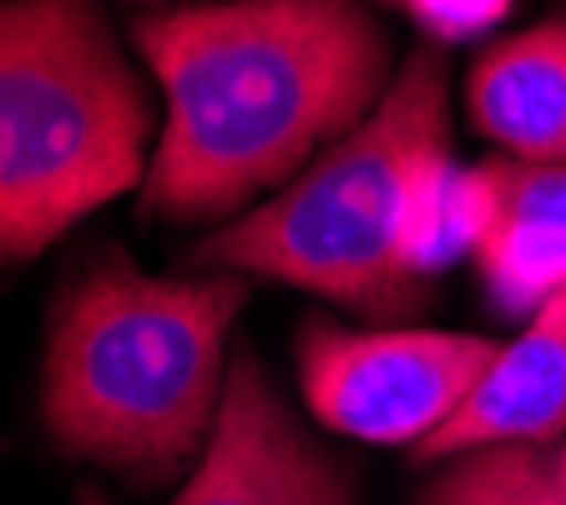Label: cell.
Listing matches in <instances>:
<instances>
[{"label":"cell","mask_w":566,"mask_h":505,"mask_svg":"<svg viewBox=\"0 0 566 505\" xmlns=\"http://www.w3.org/2000/svg\"><path fill=\"white\" fill-rule=\"evenodd\" d=\"M137 51L163 92L142 212L233 218L289 188L385 102L395 46L365 0H198L142 15Z\"/></svg>","instance_id":"cell-1"},{"label":"cell","mask_w":566,"mask_h":505,"mask_svg":"<svg viewBox=\"0 0 566 505\" xmlns=\"http://www.w3.org/2000/svg\"><path fill=\"white\" fill-rule=\"evenodd\" d=\"M248 278H153L102 253L61 288L46 329L41 420L61 450L132 481L202 460L228 385V334Z\"/></svg>","instance_id":"cell-2"},{"label":"cell","mask_w":566,"mask_h":505,"mask_svg":"<svg viewBox=\"0 0 566 505\" xmlns=\"http://www.w3.org/2000/svg\"><path fill=\"white\" fill-rule=\"evenodd\" d=\"M450 152V71L436 46L400 61L385 102L269 202L192 248V273L269 278L369 318L424 304L395 223L420 162Z\"/></svg>","instance_id":"cell-3"},{"label":"cell","mask_w":566,"mask_h":505,"mask_svg":"<svg viewBox=\"0 0 566 505\" xmlns=\"http://www.w3.org/2000/svg\"><path fill=\"white\" fill-rule=\"evenodd\" d=\"M153 106L96 0H0V263L147 182Z\"/></svg>","instance_id":"cell-4"},{"label":"cell","mask_w":566,"mask_h":505,"mask_svg":"<svg viewBox=\"0 0 566 505\" xmlns=\"http://www.w3.org/2000/svg\"><path fill=\"white\" fill-rule=\"evenodd\" d=\"M501 344L450 329H298V389L324 430L365 445H410L446 430Z\"/></svg>","instance_id":"cell-5"},{"label":"cell","mask_w":566,"mask_h":505,"mask_svg":"<svg viewBox=\"0 0 566 505\" xmlns=\"http://www.w3.org/2000/svg\"><path fill=\"white\" fill-rule=\"evenodd\" d=\"M172 505H354V475L304 430L259 349L238 344L208 450Z\"/></svg>","instance_id":"cell-6"},{"label":"cell","mask_w":566,"mask_h":505,"mask_svg":"<svg viewBox=\"0 0 566 505\" xmlns=\"http://www.w3.org/2000/svg\"><path fill=\"white\" fill-rule=\"evenodd\" d=\"M556 440H566V294L542 304L516 339L495 349L455 420L424 440L415 460L440 465L501 445L552 450Z\"/></svg>","instance_id":"cell-7"},{"label":"cell","mask_w":566,"mask_h":505,"mask_svg":"<svg viewBox=\"0 0 566 505\" xmlns=\"http://www.w3.org/2000/svg\"><path fill=\"white\" fill-rule=\"evenodd\" d=\"M495 218L475 248V278L495 314L531 318L566 294V162L495 157Z\"/></svg>","instance_id":"cell-8"},{"label":"cell","mask_w":566,"mask_h":505,"mask_svg":"<svg viewBox=\"0 0 566 505\" xmlns=\"http://www.w3.org/2000/svg\"><path fill=\"white\" fill-rule=\"evenodd\" d=\"M465 112L501 157L566 162V15L491 41L465 71Z\"/></svg>","instance_id":"cell-9"},{"label":"cell","mask_w":566,"mask_h":505,"mask_svg":"<svg viewBox=\"0 0 566 505\" xmlns=\"http://www.w3.org/2000/svg\"><path fill=\"white\" fill-rule=\"evenodd\" d=\"M491 218H495L491 162L465 167L450 152H436L430 162L415 167L410 188H405L400 223H395L400 263L420 283H430L436 273L455 269L460 259H475Z\"/></svg>","instance_id":"cell-10"},{"label":"cell","mask_w":566,"mask_h":505,"mask_svg":"<svg viewBox=\"0 0 566 505\" xmlns=\"http://www.w3.org/2000/svg\"><path fill=\"white\" fill-rule=\"evenodd\" d=\"M410 505H566L542 445H501L440 460Z\"/></svg>","instance_id":"cell-11"},{"label":"cell","mask_w":566,"mask_h":505,"mask_svg":"<svg viewBox=\"0 0 566 505\" xmlns=\"http://www.w3.org/2000/svg\"><path fill=\"white\" fill-rule=\"evenodd\" d=\"M400 6L430 35V46H455V41L491 35L511 15L516 0H400Z\"/></svg>","instance_id":"cell-12"},{"label":"cell","mask_w":566,"mask_h":505,"mask_svg":"<svg viewBox=\"0 0 566 505\" xmlns=\"http://www.w3.org/2000/svg\"><path fill=\"white\" fill-rule=\"evenodd\" d=\"M546 455H552V475H556V485L566 491V440H562V445H552Z\"/></svg>","instance_id":"cell-13"},{"label":"cell","mask_w":566,"mask_h":505,"mask_svg":"<svg viewBox=\"0 0 566 505\" xmlns=\"http://www.w3.org/2000/svg\"><path fill=\"white\" fill-rule=\"evenodd\" d=\"M71 505H106V495H102V491H92V485H82V491L71 495Z\"/></svg>","instance_id":"cell-14"},{"label":"cell","mask_w":566,"mask_h":505,"mask_svg":"<svg viewBox=\"0 0 566 505\" xmlns=\"http://www.w3.org/2000/svg\"><path fill=\"white\" fill-rule=\"evenodd\" d=\"M379 6H400V0H379Z\"/></svg>","instance_id":"cell-15"}]
</instances>
